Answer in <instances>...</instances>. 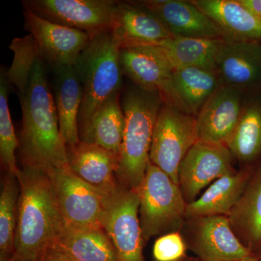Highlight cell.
Returning a JSON list of instances; mask_svg holds the SVG:
<instances>
[{"mask_svg": "<svg viewBox=\"0 0 261 261\" xmlns=\"http://www.w3.org/2000/svg\"><path fill=\"white\" fill-rule=\"evenodd\" d=\"M53 70V97L60 130L65 145H74L80 142L79 116L83 99V88L74 65Z\"/></svg>", "mask_w": 261, "mask_h": 261, "instance_id": "cell-20", "label": "cell"}, {"mask_svg": "<svg viewBox=\"0 0 261 261\" xmlns=\"http://www.w3.org/2000/svg\"><path fill=\"white\" fill-rule=\"evenodd\" d=\"M249 11L261 19V0H238Z\"/></svg>", "mask_w": 261, "mask_h": 261, "instance_id": "cell-33", "label": "cell"}, {"mask_svg": "<svg viewBox=\"0 0 261 261\" xmlns=\"http://www.w3.org/2000/svg\"><path fill=\"white\" fill-rule=\"evenodd\" d=\"M120 47L111 30L91 38L74 66L83 88L79 116L80 141L90 143L92 119L105 101L121 92L122 71Z\"/></svg>", "mask_w": 261, "mask_h": 261, "instance_id": "cell-3", "label": "cell"}, {"mask_svg": "<svg viewBox=\"0 0 261 261\" xmlns=\"http://www.w3.org/2000/svg\"><path fill=\"white\" fill-rule=\"evenodd\" d=\"M228 217L235 234L247 249L253 253L261 248V166L251 173Z\"/></svg>", "mask_w": 261, "mask_h": 261, "instance_id": "cell-22", "label": "cell"}, {"mask_svg": "<svg viewBox=\"0 0 261 261\" xmlns=\"http://www.w3.org/2000/svg\"><path fill=\"white\" fill-rule=\"evenodd\" d=\"M13 261H41L64 224L49 174L22 167Z\"/></svg>", "mask_w": 261, "mask_h": 261, "instance_id": "cell-2", "label": "cell"}, {"mask_svg": "<svg viewBox=\"0 0 261 261\" xmlns=\"http://www.w3.org/2000/svg\"><path fill=\"white\" fill-rule=\"evenodd\" d=\"M163 104L159 92L135 85L123 94L121 105L126 123L116 173L123 186L139 190L145 178L154 128Z\"/></svg>", "mask_w": 261, "mask_h": 261, "instance_id": "cell-4", "label": "cell"}, {"mask_svg": "<svg viewBox=\"0 0 261 261\" xmlns=\"http://www.w3.org/2000/svg\"><path fill=\"white\" fill-rule=\"evenodd\" d=\"M257 259H258L259 261H261V254L260 255V256L257 257Z\"/></svg>", "mask_w": 261, "mask_h": 261, "instance_id": "cell-35", "label": "cell"}, {"mask_svg": "<svg viewBox=\"0 0 261 261\" xmlns=\"http://www.w3.org/2000/svg\"><path fill=\"white\" fill-rule=\"evenodd\" d=\"M190 219V245L201 261H235L253 254L236 236L228 216Z\"/></svg>", "mask_w": 261, "mask_h": 261, "instance_id": "cell-14", "label": "cell"}, {"mask_svg": "<svg viewBox=\"0 0 261 261\" xmlns=\"http://www.w3.org/2000/svg\"><path fill=\"white\" fill-rule=\"evenodd\" d=\"M114 0H25L28 8L42 18L87 33L90 38L110 29Z\"/></svg>", "mask_w": 261, "mask_h": 261, "instance_id": "cell-10", "label": "cell"}, {"mask_svg": "<svg viewBox=\"0 0 261 261\" xmlns=\"http://www.w3.org/2000/svg\"><path fill=\"white\" fill-rule=\"evenodd\" d=\"M53 246L73 261H118L103 228H79L63 224Z\"/></svg>", "mask_w": 261, "mask_h": 261, "instance_id": "cell-23", "label": "cell"}, {"mask_svg": "<svg viewBox=\"0 0 261 261\" xmlns=\"http://www.w3.org/2000/svg\"><path fill=\"white\" fill-rule=\"evenodd\" d=\"M139 194V215L145 243L159 235L179 231L187 207L181 188L150 161Z\"/></svg>", "mask_w": 261, "mask_h": 261, "instance_id": "cell-5", "label": "cell"}, {"mask_svg": "<svg viewBox=\"0 0 261 261\" xmlns=\"http://www.w3.org/2000/svg\"><path fill=\"white\" fill-rule=\"evenodd\" d=\"M231 151L226 145L198 140L181 161L178 185L187 204L221 176L234 172Z\"/></svg>", "mask_w": 261, "mask_h": 261, "instance_id": "cell-11", "label": "cell"}, {"mask_svg": "<svg viewBox=\"0 0 261 261\" xmlns=\"http://www.w3.org/2000/svg\"><path fill=\"white\" fill-rule=\"evenodd\" d=\"M251 173L249 168H245L215 181L195 200L187 204V219L229 216L243 195Z\"/></svg>", "mask_w": 261, "mask_h": 261, "instance_id": "cell-21", "label": "cell"}, {"mask_svg": "<svg viewBox=\"0 0 261 261\" xmlns=\"http://www.w3.org/2000/svg\"><path fill=\"white\" fill-rule=\"evenodd\" d=\"M186 243L179 231L160 237L154 244L153 257L156 261H178L186 253Z\"/></svg>", "mask_w": 261, "mask_h": 261, "instance_id": "cell-31", "label": "cell"}, {"mask_svg": "<svg viewBox=\"0 0 261 261\" xmlns=\"http://www.w3.org/2000/svg\"><path fill=\"white\" fill-rule=\"evenodd\" d=\"M120 61L123 74L135 86L159 92L164 104L192 114L176 90L173 78L175 69L162 47L146 46L121 49Z\"/></svg>", "mask_w": 261, "mask_h": 261, "instance_id": "cell-8", "label": "cell"}, {"mask_svg": "<svg viewBox=\"0 0 261 261\" xmlns=\"http://www.w3.org/2000/svg\"><path fill=\"white\" fill-rule=\"evenodd\" d=\"M216 70L223 85L245 90L261 86V42H226L220 46Z\"/></svg>", "mask_w": 261, "mask_h": 261, "instance_id": "cell-18", "label": "cell"}, {"mask_svg": "<svg viewBox=\"0 0 261 261\" xmlns=\"http://www.w3.org/2000/svg\"><path fill=\"white\" fill-rule=\"evenodd\" d=\"M65 224L79 228H103L106 195L79 178L69 166L47 172Z\"/></svg>", "mask_w": 261, "mask_h": 261, "instance_id": "cell-9", "label": "cell"}, {"mask_svg": "<svg viewBox=\"0 0 261 261\" xmlns=\"http://www.w3.org/2000/svg\"><path fill=\"white\" fill-rule=\"evenodd\" d=\"M24 27L35 39L41 58L53 70L74 65L90 41L87 33L53 23L23 8Z\"/></svg>", "mask_w": 261, "mask_h": 261, "instance_id": "cell-12", "label": "cell"}, {"mask_svg": "<svg viewBox=\"0 0 261 261\" xmlns=\"http://www.w3.org/2000/svg\"><path fill=\"white\" fill-rule=\"evenodd\" d=\"M19 97L22 126L18 156L22 167L48 172L69 166L46 63L41 57L34 63L28 85Z\"/></svg>", "mask_w": 261, "mask_h": 261, "instance_id": "cell-1", "label": "cell"}, {"mask_svg": "<svg viewBox=\"0 0 261 261\" xmlns=\"http://www.w3.org/2000/svg\"><path fill=\"white\" fill-rule=\"evenodd\" d=\"M243 93L226 85L215 92L197 116L199 140L226 146L240 120Z\"/></svg>", "mask_w": 261, "mask_h": 261, "instance_id": "cell-16", "label": "cell"}, {"mask_svg": "<svg viewBox=\"0 0 261 261\" xmlns=\"http://www.w3.org/2000/svg\"><path fill=\"white\" fill-rule=\"evenodd\" d=\"M41 261H73L55 246H51Z\"/></svg>", "mask_w": 261, "mask_h": 261, "instance_id": "cell-32", "label": "cell"}, {"mask_svg": "<svg viewBox=\"0 0 261 261\" xmlns=\"http://www.w3.org/2000/svg\"><path fill=\"white\" fill-rule=\"evenodd\" d=\"M66 151L70 170L89 186L106 196L118 189V154L96 144L82 141L67 145Z\"/></svg>", "mask_w": 261, "mask_h": 261, "instance_id": "cell-17", "label": "cell"}, {"mask_svg": "<svg viewBox=\"0 0 261 261\" xmlns=\"http://www.w3.org/2000/svg\"><path fill=\"white\" fill-rule=\"evenodd\" d=\"M222 39L175 37L160 46L174 69L201 67L216 70V56Z\"/></svg>", "mask_w": 261, "mask_h": 261, "instance_id": "cell-26", "label": "cell"}, {"mask_svg": "<svg viewBox=\"0 0 261 261\" xmlns=\"http://www.w3.org/2000/svg\"><path fill=\"white\" fill-rule=\"evenodd\" d=\"M199 140L197 117L163 103L152 135L149 161L178 185V169Z\"/></svg>", "mask_w": 261, "mask_h": 261, "instance_id": "cell-6", "label": "cell"}, {"mask_svg": "<svg viewBox=\"0 0 261 261\" xmlns=\"http://www.w3.org/2000/svg\"><path fill=\"white\" fill-rule=\"evenodd\" d=\"M226 147L234 159L248 164L261 155V99L244 97L241 115Z\"/></svg>", "mask_w": 261, "mask_h": 261, "instance_id": "cell-24", "label": "cell"}, {"mask_svg": "<svg viewBox=\"0 0 261 261\" xmlns=\"http://www.w3.org/2000/svg\"><path fill=\"white\" fill-rule=\"evenodd\" d=\"M175 86L192 114L198 116L207 101L223 85L217 70L185 67L174 70Z\"/></svg>", "mask_w": 261, "mask_h": 261, "instance_id": "cell-25", "label": "cell"}, {"mask_svg": "<svg viewBox=\"0 0 261 261\" xmlns=\"http://www.w3.org/2000/svg\"><path fill=\"white\" fill-rule=\"evenodd\" d=\"M9 47L13 51V60L6 72L7 80L17 87L19 94L23 93L28 85L34 63L40 55L35 39L30 34L14 38Z\"/></svg>", "mask_w": 261, "mask_h": 261, "instance_id": "cell-30", "label": "cell"}, {"mask_svg": "<svg viewBox=\"0 0 261 261\" xmlns=\"http://www.w3.org/2000/svg\"><path fill=\"white\" fill-rule=\"evenodd\" d=\"M139 208V190L121 184L116 191L105 197L102 226L112 242L118 261H144L145 242Z\"/></svg>", "mask_w": 261, "mask_h": 261, "instance_id": "cell-7", "label": "cell"}, {"mask_svg": "<svg viewBox=\"0 0 261 261\" xmlns=\"http://www.w3.org/2000/svg\"><path fill=\"white\" fill-rule=\"evenodd\" d=\"M133 3L157 16L174 37L224 40L214 22L192 1L147 0Z\"/></svg>", "mask_w": 261, "mask_h": 261, "instance_id": "cell-15", "label": "cell"}, {"mask_svg": "<svg viewBox=\"0 0 261 261\" xmlns=\"http://www.w3.org/2000/svg\"><path fill=\"white\" fill-rule=\"evenodd\" d=\"M10 84L3 68L0 73V160L7 173L18 178L20 169L17 166L15 151L19 147V139L10 116L8 97Z\"/></svg>", "mask_w": 261, "mask_h": 261, "instance_id": "cell-29", "label": "cell"}, {"mask_svg": "<svg viewBox=\"0 0 261 261\" xmlns=\"http://www.w3.org/2000/svg\"><path fill=\"white\" fill-rule=\"evenodd\" d=\"M20 190L18 178L7 173L0 195V261L14 256Z\"/></svg>", "mask_w": 261, "mask_h": 261, "instance_id": "cell-28", "label": "cell"}, {"mask_svg": "<svg viewBox=\"0 0 261 261\" xmlns=\"http://www.w3.org/2000/svg\"><path fill=\"white\" fill-rule=\"evenodd\" d=\"M192 3L210 18L226 42H261V19L238 0H193Z\"/></svg>", "mask_w": 261, "mask_h": 261, "instance_id": "cell-19", "label": "cell"}, {"mask_svg": "<svg viewBox=\"0 0 261 261\" xmlns=\"http://www.w3.org/2000/svg\"><path fill=\"white\" fill-rule=\"evenodd\" d=\"M125 123L121 92H117L96 111L92 119L90 143L101 146L120 157Z\"/></svg>", "mask_w": 261, "mask_h": 261, "instance_id": "cell-27", "label": "cell"}, {"mask_svg": "<svg viewBox=\"0 0 261 261\" xmlns=\"http://www.w3.org/2000/svg\"><path fill=\"white\" fill-rule=\"evenodd\" d=\"M110 30L120 49L161 46L175 38L157 16L133 2H117Z\"/></svg>", "mask_w": 261, "mask_h": 261, "instance_id": "cell-13", "label": "cell"}, {"mask_svg": "<svg viewBox=\"0 0 261 261\" xmlns=\"http://www.w3.org/2000/svg\"><path fill=\"white\" fill-rule=\"evenodd\" d=\"M235 261H259L258 259L256 256L252 254L250 256H247L245 257V258L240 259V260H235Z\"/></svg>", "mask_w": 261, "mask_h": 261, "instance_id": "cell-34", "label": "cell"}]
</instances>
